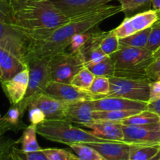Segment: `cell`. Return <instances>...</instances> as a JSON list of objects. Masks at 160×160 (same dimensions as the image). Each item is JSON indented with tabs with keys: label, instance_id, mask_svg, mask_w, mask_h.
I'll list each match as a JSON object with an SVG mask.
<instances>
[{
	"label": "cell",
	"instance_id": "obj_1",
	"mask_svg": "<svg viewBox=\"0 0 160 160\" xmlns=\"http://www.w3.org/2000/svg\"><path fill=\"white\" fill-rule=\"evenodd\" d=\"M120 12H122L120 6L105 5L83 15L73 17L68 23L56 30L46 40L33 43L31 49L42 57L51 58L57 53L66 51L74 35L92 31L103 20Z\"/></svg>",
	"mask_w": 160,
	"mask_h": 160
},
{
	"label": "cell",
	"instance_id": "obj_2",
	"mask_svg": "<svg viewBox=\"0 0 160 160\" xmlns=\"http://www.w3.org/2000/svg\"><path fill=\"white\" fill-rule=\"evenodd\" d=\"M70 20L49 0H36L13 15L12 25L33 43L43 42Z\"/></svg>",
	"mask_w": 160,
	"mask_h": 160
},
{
	"label": "cell",
	"instance_id": "obj_3",
	"mask_svg": "<svg viewBox=\"0 0 160 160\" xmlns=\"http://www.w3.org/2000/svg\"><path fill=\"white\" fill-rule=\"evenodd\" d=\"M115 66L114 77L134 80H148L146 69L153 53L146 48L120 46L110 56Z\"/></svg>",
	"mask_w": 160,
	"mask_h": 160
},
{
	"label": "cell",
	"instance_id": "obj_4",
	"mask_svg": "<svg viewBox=\"0 0 160 160\" xmlns=\"http://www.w3.org/2000/svg\"><path fill=\"white\" fill-rule=\"evenodd\" d=\"M37 134L48 141L70 145L71 144H88L106 142L105 140L73 126L71 122L63 120H46L37 125Z\"/></svg>",
	"mask_w": 160,
	"mask_h": 160
},
{
	"label": "cell",
	"instance_id": "obj_5",
	"mask_svg": "<svg viewBox=\"0 0 160 160\" xmlns=\"http://www.w3.org/2000/svg\"><path fill=\"white\" fill-rule=\"evenodd\" d=\"M49 59L38 56L32 49H30L26 56L24 62L29 70V82L24 98L17 104L22 115L28 110L31 99L45 92L47 85L52 81Z\"/></svg>",
	"mask_w": 160,
	"mask_h": 160
},
{
	"label": "cell",
	"instance_id": "obj_6",
	"mask_svg": "<svg viewBox=\"0 0 160 160\" xmlns=\"http://www.w3.org/2000/svg\"><path fill=\"white\" fill-rule=\"evenodd\" d=\"M52 81L70 84L73 77L85 67L84 58L80 52H61L49 59Z\"/></svg>",
	"mask_w": 160,
	"mask_h": 160
},
{
	"label": "cell",
	"instance_id": "obj_7",
	"mask_svg": "<svg viewBox=\"0 0 160 160\" xmlns=\"http://www.w3.org/2000/svg\"><path fill=\"white\" fill-rule=\"evenodd\" d=\"M110 91L107 96L121 97L134 101H149V85L148 80H134L110 77Z\"/></svg>",
	"mask_w": 160,
	"mask_h": 160
},
{
	"label": "cell",
	"instance_id": "obj_8",
	"mask_svg": "<svg viewBox=\"0 0 160 160\" xmlns=\"http://www.w3.org/2000/svg\"><path fill=\"white\" fill-rule=\"evenodd\" d=\"M32 44V41L13 25L0 21V48L24 62Z\"/></svg>",
	"mask_w": 160,
	"mask_h": 160
},
{
	"label": "cell",
	"instance_id": "obj_9",
	"mask_svg": "<svg viewBox=\"0 0 160 160\" xmlns=\"http://www.w3.org/2000/svg\"><path fill=\"white\" fill-rule=\"evenodd\" d=\"M157 11L148 9L138 12L129 17H125L121 23L113 29L119 39L124 38L138 31L152 28L158 20Z\"/></svg>",
	"mask_w": 160,
	"mask_h": 160
},
{
	"label": "cell",
	"instance_id": "obj_10",
	"mask_svg": "<svg viewBox=\"0 0 160 160\" xmlns=\"http://www.w3.org/2000/svg\"><path fill=\"white\" fill-rule=\"evenodd\" d=\"M123 130L126 143L160 145V123L145 126L123 125Z\"/></svg>",
	"mask_w": 160,
	"mask_h": 160
},
{
	"label": "cell",
	"instance_id": "obj_11",
	"mask_svg": "<svg viewBox=\"0 0 160 160\" xmlns=\"http://www.w3.org/2000/svg\"><path fill=\"white\" fill-rule=\"evenodd\" d=\"M45 93L53 98L65 102L81 101V100H95L100 98L90 92L78 88L71 84H64L52 81L47 85Z\"/></svg>",
	"mask_w": 160,
	"mask_h": 160
},
{
	"label": "cell",
	"instance_id": "obj_12",
	"mask_svg": "<svg viewBox=\"0 0 160 160\" xmlns=\"http://www.w3.org/2000/svg\"><path fill=\"white\" fill-rule=\"evenodd\" d=\"M29 82L28 67L9 80L2 81V88L11 105H17L26 95Z\"/></svg>",
	"mask_w": 160,
	"mask_h": 160
},
{
	"label": "cell",
	"instance_id": "obj_13",
	"mask_svg": "<svg viewBox=\"0 0 160 160\" xmlns=\"http://www.w3.org/2000/svg\"><path fill=\"white\" fill-rule=\"evenodd\" d=\"M91 103L95 111H143L147 109V107H148V102L134 101V100L115 96H105L98 99L91 100Z\"/></svg>",
	"mask_w": 160,
	"mask_h": 160
},
{
	"label": "cell",
	"instance_id": "obj_14",
	"mask_svg": "<svg viewBox=\"0 0 160 160\" xmlns=\"http://www.w3.org/2000/svg\"><path fill=\"white\" fill-rule=\"evenodd\" d=\"M70 19L107 5L112 0H49Z\"/></svg>",
	"mask_w": 160,
	"mask_h": 160
},
{
	"label": "cell",
	"instance_id": "obj_15",
	"mask_svg": "<svg viewBox=\"0 0 160 160\" xmlns=\"http://www.w3.org/2000/svg\"><path fill=\"white\" fill-rule=\"evenodd\" d=\"M67 103L43 92L31 99L28 108L37 107L42 109L46 120H63L66 119Z\"/></svg>",
	"mask_w": 160,
	"mask_h": 160
},
{
	"label": "cell",
	"instance_id": "obj_16",
	"mask_svg": "<svg viewBox=\"0 0 160 160\" xmlns=\"http://www.w3.org/2000/svg\"><path fill=\"white\" fill-rule=\"evenodd\" d=\"M81 125L90 129L91 134L100 138L113 142H124L123 124L120 122L94 120L92 123Z\"/></svg>",
	"mask_w": 160,
	"mask_h": 160
},
{
	"label": "cell",
	"instance_id": "obj_17",
	"mask_svg": "<svg viewBox=\"0 0 160 160\" xmlns=\"http://www.w3.org/2000/svg\"><path fill=\"white\" fill-rule=\"evenodd\" d=\"M95 148L106 160H129L131 144L124 142H106L88 143Z\"/></svg>",
	"mask_w": 160,
	"mask_h": 160
},
{
	"label": "cell",
	"instance_id": "obj_18",
	"mask_svg": "<svg viewBox=\"0 0 160 160\" xmlns=\"http://www.w3.org/2000/svg\"><path fill=\"white\" fill-rule=\"evenodd\" d=\"M91 100H81L67 103L66 120L78 124L92 123L94 121Z\"/></svg>",
	"mask_w": 160,
	"mask_h": 160
},
{
	"label": "cell",
	"instance_id": "obj_19",
	"mask_svg": "<svg viewBox=\"0 0 160 160\" xmlns=\"http://www.w3.org/2000/svg\"><path fill=\"white\" fill-rule=\"evenodd\" d=\"M27 67L28 65L21 59L0 48V70L2 73L3 81L10 79Z\"/></svg>",
	"mask_w": 160,
	"mask_h": 160
},
{
	"label": "cell",
	"instance_id": "obj_20",
	"mask_svg": "<svg viewBox=\"0 0 160 160\" xmlns=\"http://www.w3.org/2000/svg\"><path fill=\"white\" fill-rule=\"evenodd\" d=\"M120 123L126 126H145L160 123V117L156 112L145 109L121 120Z\"/></svg>",
	"mask_w": 160,
	"mask_h": 160
},
{
	"label": "cell",
	"instance_id": "obj_21",
	"mask_svg": "<svg viewBox=\"0 0 160 160\" xmlns=\"http://www.w3.org/2000/svg\"><path fill=\"white\" fill-rule=\"evenodd\" d=\"M37 126L30 124L25 128L21 138L18 140L19 143L21 145L22 150L24 152H32L40 151L42 149L38 143L36 134H37Z\"/></svg>",
	"mask_w": 160,
	"mask_h": 160
},
{
	"label": "cell",
	"instance_id": "obj_22",
	"mask_svg": "<svg viewBox=\"0 0 160 160\" xmlns=\"http://www.w3.org/2000/svg\"><path fill=\"white\" fill-rule=\"evenodd\" d=\"M159 152V145H131L129 160H149Z\"/></svg>",
	"mask_w": 160,
	"mask_h": 160
},
{
	"label": "cell",
	"instance_id": "obj_23",
	"mask_svg": "<svg viewBox=\"0 0 160 160\" xmlns=\"http://www.w3.org/2000/svg\"><path fill=\"white\" fill-rule=\"evenodd\" d=\"M142 111L138 110H110L94 111V120H108V121L120 122L121 120L131 117Z\"/></svg>",
	"mask_w": 160,
	"mask_h": 160
},
{
	"label": "cell",
	"instance_id": "obj_24",
	"mask_svg": "<svg viewBox=\"0 0 160 160\" xmlns=\"http://www.w3.org/2000/svg\"><path fill=\"white\" fill-rule=\"evenodd\" d=\"M151 29L152 28H149L148 29L134 33L124 38L120 39V46L133 47V48H145Z\"/></svg>",
	"mask_w": 160,
	"mask_h": 160
},
{
	"label": "cell",
	"instance_id": "obj_25",
	"mask_svg": "<svg viewBox=\"0 0 160 160\" xmlns=\"http://www.w3.org/2000/svg\"><path fill=\"white\" fill-rule=\"evenodd\" d=\"M120 48V39L115 34L113 30L105 31L99 44V48L105 55L112 56Z\"/></svg>",
	"mask_w": 160,
	"mask_h": 160
},
{
	"label": "cell",
	"instance_id": "obj_26",
	"mask_svg": "<svg viewBox=\"0 0 160 160\" xmlns=\"http://www.w3.org/2000/svg\"><path fill=\"white\" fill-rule=\"evenodd\" d=\"M120 2L122 12L125 17H129L136 14L135 12L144 9L148 10V8L152 5V0H117Z\"/></svg>",
	"mask_w": 160,
	"mask_h": 160
},
{
	"label": "cell",
	"instance_id": "obj_27",
	"mask_svg": "<svg viewBox=\"0 0 160 160\" xmlns=\"http://www.w3.org/2000/svg\"><path fill=\"white\" fill-rule=\"evenodd\" d=\"M72 148L79 160H106L95 148L88 144H71Z\"/></svg>",
	"mask_w": 160,
	"mask_h": 160
},
{
	"label": "cell",
	"instance_id": "obj_28",
	"mask_svg": "<svg viewBox=\"0 0 160 160\" xmlns=\"http://www.w3.org/2000/svg\"><path fill=\"white\" fill-rule=\"evenodd\" d=\"M85 67L89 69L95 74V76H102L107 77V78L114 76L115 66H114V62L110 56H108L101 62L94 64H89Z\"/></svg>",
	"mask_w": 160,
	"mask_h": 160
},
{
	"label": "cell",
	"instance_id": "obj_29",
	"mask_svg": "<svg viewBox=\"0 0 160 160\" xmlns=\"http://www.w3.org/2000/svg\"><path fill=\"white\" fill-rule=\"evenodd\" d=\"M95 76L89 69L84 67L72 79L70 84L81 90L89 92Z\"/></svg>",
	"mask_w": 160,
	"mask_h": 160
},
{
	"label": "cell",
	"instance_id": "obj_30",
	"mask_svg": "<svg viewBox=\"0 0 160 160\" xmlns=\"http://www.w3.org/2000/svg\"><path fill=\"white\" fill-rule=\"evenodd\" d=\"M110 91V82L107 77L95 76L89 92L100 98L107 96Z\"/></svg>",
	"mask_w": 160,
	"mask_h": 160
},
{
	"label": "cell",
	"instance_id": "obj_31",
	"mask_svg": "<svg viewBox=\"0 0 160 160\" xmlns=\"http://www.w3.org/2000/svg\"><path fill=\"white\" fill-rule=\"evenodd\" d=\"M42 152L45 155L48 160H79L75 153L62 148H42Z\"/></svg>",
	"mask_w": 160,
	"mask_h": 160
},
{
	"label": "cell",
	"instance_id": "obj_32",
	"mask_svg": "<svg viewBox=\"0 0 160 160\" xmlns=\"http://www.w3.org/2000/svg\"><path fill=\"white\" fill-rule=\"evenodd\" d=\"M92 31H87V32L80 33V34L73 36L71 40H70V44L67 46L66 51L70 53L79 52L81 48L84 46L86 42H88L91 34H92Z\"/></svg>",
	"mask_w": 160,
	"mask_h": 160
},
{
	"label": "cell",
	"instance_id": "obj_33",
	"mask_svg": "<svg viewBox=\"0 0 160 160\" xmlns=\"http://www.w3.org/2000/svg\"><path fill=\"white\" fill-rule=\"evenodd\" d=\"M5 135L0 136V160H9L12 147L19 144L18 140Z\"/></svg>",
	"mask_w": 160,
	"mask_h": 160
},
{
	"label": "cell",
	"instance_id": "obj_34",
	"mask_svg": "<svg viewBox=\"0 0 160 160\" xmlns=\"http://www.w3.org/2000/svg\"><path fill=\"white\" fill-rule=\"evenodd\" d=\"M160 48V25L154 24L152 27L149 37L145 48L154 53Z\"/></svg>",
	"mask_w": 160,
	"mask_h": 160
},
{
	"label": "cell",
	"instance_id": "obj_35",
	"mask_svg": "<svg viewBox=\"0 0 160 160\" xmlns=\"http://www.w3.org/2000/svg\"><path fill=\"white\" fill-rule=\"evenodd\" d=\"M22 116L23 115L19 106L17 105H11V107L5 114L4 117H2V118L14 128H17L20 124V120Z\"/></svg>",
	"mask_w": 160,
	"mask_h": 160
},
{
	"label": "cell",
	"instance_id": "obj_36",
	"mask_svg": "<svg viewBox=\"0 0 160 160\" xmlns=\"http://www.w3.org/2000/svg\"><path fill=\"white\" fill-rule=\"evenodd\" d=\"M0 21L12 24L13 13L9 0H0Z\"/></svg>",
	"mask_w": 160,
	"mask_h": 160
},
{
	"label": "cell",
	"instance_id": "obj_37",
	"mask_svg": "<svg viewBox=\"0 0 160 160\" xmlns=\"http://www.w3.org/2000/svg\"><path fill=\"white\" fill-rule=\"evenodd\" d=\"M147 75L151 82L160 81V56L153 58L146 69Z\"/></svg>",
	"mask_w": 160,
	"mask_h": 160
},
{
	"label": "cell",
	"instance_id": "obj_38",
	"mask_svg": "<svg viewBox=\"0 0 160 160\" xmlns=\"http://www.w3.org/2000/svg\"><path fill=\"white\" fill-rule=\"evenodd\" d=\"M28 116L31 124L39 125L46 120L45 113L42 109L37 107H29L28 108Z\"/></svg>",
	"mask_w": 160,
	"mask_h": 160
},
{
	"label": "cell",
	"instance_id": "obj_39",
	"mask_svg": "<svg viewBox=\"0 0 160 160\" xmlns=\"http://www.w3.org/2000/svg\"><path fill=\"white\" fill-rule=\"evenodd\" d=\"M15 149L23 160H48L45 155L42 152V149L40 151L32 152H24L16 146Z\"/></svg>",
	"mask_w": 160,
	"mask_h": 160
},
{
	"label": "cell",
	"instance_id": "obj_40",
	"mask_svg": "<svg viewBox=\"0 0 160 160\" xmlns=\"http://www.w3.org/2000/svg\"><path fill=\"white\" fill-rule=\"evenodd\" d=\"M160 100V81H152L149 85V101L148 103Z\"/></svg>",
	"mask_w": 160,
	"mask_h": 160
},
{
	"label": "cell",
	"instance_id": "obj_41",
	"mask_svg": "<svg viewBox=\"0 0 160 160\" xmlns=\"http://www.w3.org/2000/svg\"><path fill=\"white\" fill-rule=\"evenodd\" d=\"M34 1H36V0H9L13 15L14 13Z\"/></svg>",
	"mask_w": 160,
	"mask_h": 160
},
{
	"label": "cell",
	"instance_id": "obj_42",
	"mask_svg": "<svg viewBox=\"0 0 160 160\" xmlns=\"http://www.w3.org/2000/svg\"><path fill=\"white\" fill-rule=\"evenodd\" d=\"M15 128L12 126L11 124H9L8 122H6L4 119L2 117V119L0 120V136L4 135L6 134L8 131H12Z\"/></svg>",
	"mask_w": 160,
	"mask_h": 160
},
{
	"label": "cell",
	"instance_id": "obj_43",
	"mask_svg": "<svg viewBox=\"0 0 160 160\" xmlns=\"http://www.w3.org/2000/svg\"><path fill=\"white\" fill-rule=\"evenodd\" d=\"M147 109L153 112H156V114H158L160 117V100L153 102L151 103H148Z\"/></svg>",
	"mask_w": 160,
	"mask_h": 160
},
{
	"label": "cell",
	"instance_id": "obj_44",
	"mask_svg": "<svg viewBox=\"0 0 160 160\" xmlns=\"http://www.w3.org/2000/svg\"><path fill=\"white\" fill-rule=\"evenodd\" d=\"M9 160H23L22 159V158L19 156L18 153L17 152V151H16L15 146L12 147V151H11V153H10V156H9Z\"/></svg>",
	"mask_w": 160,
	"mask_h": 160
},
{
	"label": "cell",
	"instance_id": "obj_45",
	"mask_svg": "<svg viewBox=\"0 0 160 160\" xmlns=\"http://www.w3.org/2000/svg\"><path fill=\"white\" fill-rule=\"evenodd\" d=\"M152 6L155 10H160V0H152Z\"/></svg>",
	"mask_w": 160,
	"mask_h": 160
},
{
	"label": "cell",
	"instance_id": "obj_46",
	"mask_svg": "<svg viewBox=\"0 0 160 160\" xmlns=\"http://www.w3.org/2000/svg\"><path fill=\"white\" fill-rule=\"evenodd\" d=\"M160 56V48L159 49L156 50L154 53H153V57L156 58V57H159Z\"/></svg>",
	"mask_w": 160,
	"mask_h": 160
},
{
	"label": "cell",
	"instance_id": "obj_47",
	"mask_svg": "<svg viewBox=\"0 0 160 160\" xmlns=\"http://www.w3.org/2000/svg\"><path fill=\"white\" fill-rule=\"evenodd\" d=\"M149 160H160V152L159 153H158L157 155H156V156H154V157L152 158V159H149Z\"/></svg>",
	"mask_w": 160,
	"mask_h": 160
},
{
	"label": "cell",
	"instance_id": "obj_48",
	"mask_svg": "<svg viewBox=\"0 0 160 160\" xmlns=\"http://www.w3.org/2000/svg\"><path fill=\"white\" fill-rule=\"evenodd\" d=\"M157 13H158V20H157V21L156 22V23H155V24H159V25H160V12H157Z\"/></svg>",
	"mask_w": 160,
	"mask_h": 160
},
{
	"label": "cell",
	"instance_id": "obj_49",
	"mask_svg": "<svg viewBox=\"0 0 160 160\" xmlns=\"http://www.w3.org/2000/svg\"><path fill=\"white\" fill-rule=\"evenodd\" d=\"M3 81V77H2V73L1 70H0V83Z\"/></svg>",
	"mask_w": 160,
	"mask_h": 160
},
{
	"label": "cell",
	"instance_id": "obj_50",
	"mask_svg": "<svg viewBox=\"0 0 160 160\" xmlns=\"http://www.w3.org/2000/svg\"><path fill=\"white\" fill-rule=\"evenodd\" d=\"M157 12H160V10H159V11H157Z\"/></svg>",
	"mask_w": 160,
	"mask_h": 160
}]
</instances>
